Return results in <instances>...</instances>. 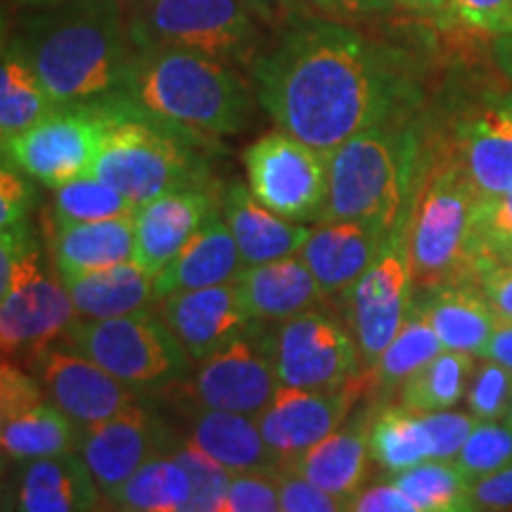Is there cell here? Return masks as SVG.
I'll list each match as a JSON object with an SVG mask.
<instances>
[{
  "mask_svg": "<svg viewBox=\"0 0 512 512\" xmlns=\"http://www.w3.org/2000/svg\"><path fill=\"white\" fill-rule=\"evenodd\" d=\"M482 358H491V361L503 363L505 368L512 370V320L498 318L496 330L486 344Z\"/></svg>",
  "mask_w": 512,
  "mask_h": 512,
  "instance_id": "11a10c76",
  "label": "cell"
},
{
  "mask_svg": "<svg viewBox=\"0 0 512 512\" xmlns=\"http://www.w3.org/2000/svg\"><path fill=\"white\" fill-rule=\"evenodd\" d=\"M252 195L290 221H320L328 202V157L292 133H266L245 152Z\"/></svg>",
  "mask_w": 512,
  "mask_h": 512,
  "instance_id": "8fae6325",
  "label": "cell"
},
{
  "mask_svg": "<svg viewBox=\"0 0 512 512\" xmlns=\"http://www.w3.org/2000/svg\"><path fill=\"white\" fill-rule=\"evenodd\" d=\"M299 3L335 22H363V19L387 15L396 8V0H299Z\"/></svg>",
  "mask_w": 512,
  "mask_h": 512,
  "instance_id": "f907efd6",
  "label": "cell"
},
{
  "mask_svg": "<svg viewBox=\"0 0 512 512\" xmlns=\"http://www.w3.org/2000/svg\"><path fill=\"white\" fill-rule=\"evenodd\" d=\"M48 394L38 377L22 366H17L12 358H3V370H0V422L17 418V415L31 411Z\"/></svg>",
  "mask_w": 512,
  "mask_h": 512,
  "instance_id": "ee69618b",
  "label": "cell"
},
{
  "mask_svg": "<svg viewBox=\"0 0 512 512\" xmlns=\"http://www.w3.org/2000/svg\"><path fill=\"white\" fill-rule=\"evenodd\" d=\"M83 432L86 427H81L62 408L46 399L31 411L5 420L3 430H0V444H3L5 458L15 460V463H27V460L55 458L81 451Z\"/></svg>",
  "mask_w": 512,
  "mask_h": 512,
  "instance_id": "4dcf8cb0",
  "label": "cell"
},
{
  "mask_svg": "<svg viewBox=\"0 0 512 512\" xmlns=\"http://www.w3.org/2000/svg\"><path fill=\"white\" fill-rule=\"evenodd\" d=\"M102 121L91 102L60 105L3 145V157L48 188L91 176L98 162Z\"/></svg>",
  "mask_w": 512,
  "mask_h": 512,
  "instance_id": "7c38bea8",
  "label": "cell"
},
{
  "mask_svg": "<svg viewBox=\"0 0 512 512\" xmlns=\"http://www.w3.org/2000/svg\"><path fill=\"white\" fill-rule=\"evenodd\" d=\"M512 408V370L503 363L486 361L467 384V413L477 420H505Z\"/></svg>",
  "mask_w": 512,
  "mask_h": 512,
  "instance_id": "b9f144b4",
  "label": "cell"
},
{
  "mask_svg": "<svg viewBox=\"0 0 512 512\" xmlns=\"http://www.w3.org/2000/svg\"><path fill=\"white\" fill-rule=\"evenodd\" d=\"M472 247L479 259H503L512 252V190L477 197L472 209Z\"/></svg>",
  "mask_w": 512,
  "mask_h": 512,
  "instance_id": "60d3db41",
  "label": "cell"
},
{
  "mask_svg": "<svg viewBox=\"0 0 512 512\" xmlns=\"http://www.w3.org/2000/svg\"><path fill=\"white\" fill-rule=\"evenodd\" d=\"M157 304L159 316L181 339L190 361L197 363L221 351L254 323L242 304L235 280L166 294Z\"/></svg>",
  "mask_w": 512,
  "mask_h": 512,
  "instance_id": "e0dca14e",
  "label": "cell"
},
{
  "mask_svg": "<svg viewBox=\"0 0 512 512\" xmlns=\"http://www.w3.org/2000/svg\"><path fill=\"white\" fill-rule=\"evenodd\" d=\"M114 93L140 112L204 138L245 131L256 95L230 62L162 46L133 50Z\"/></svg>",
  "mask_w": 512,
  "mask_h": 512,
  "instance_id": "3957f363",
  "label": "cell"
},
{
  "mask_svg": "<svg viewBox=\"0 0 512 512\" xmlns=\"http://www.w3.org/2000/svg\"><path fill=\"white\" fill-rule=\"evenodd\" d=\"M34 64L19 53L12 41L3 46V69H0V136L3 145L29 131L38 121L57 110Z\"/></svg>",
  "mask_w": 512,
  "mask_h": 512,
  "instance_id": "d6a6232c",
  "label": "cell"
},
{
  "mask_svg": "<svg viewBox=\"0 0 512 512\" xmlns=\"http://www.w3.org/2000/svg\"><path fill=\"white\" fill-rule=\"evenodd\" d=\"M10 3H15L17 8H24V10H46V8H53V5L64 3V0H10Z\"/></svg>",
  "mask_w": 512,
  "mask_h": 512,
  "instance_id": "680465c9",
  "label": "cell"
},
{
  "mask_svg": "<svg viewBox=\"0 0 512 512\" xmlns=\"http://www.w3.org/2000/svg\"><path fill=\"white\" fill-rule=\"evenodd\" d=\"M275 477H278L280 489V510L285 512H337L344 505L323 491L309 479L292 470L287 463L275 465Z\"/></svg>",
  "mask_w": 512,
  "mask_h": 512,
  "instance_id": "f6af8a7d",
  "label": "cell"
},
{
  "mask_svg": "<svg viewBox=\"0 0 512 512\" xmlns=\"http://www.w3.org/2000/svg\"><path fill=\"white\" fill-rule=\"evenodd\" d=\"M192 498L190 475L174 453H155L124 479L105 501L117 510L188 512Z\"/></svg>",
  "mask_w": 512,
  "mask_h": 512,
  "instance_id": "1f68e13d",
  "label": "cell"
},
{
  "mask_svg": "<svg viewBox=\"0 0 512 512\" xmlns=\"http://www.w3.org/2000/svg\"><path fill=\"white\" fill-rule=\"evenodd\" d=\"M370 456L389 472H401L434 458V439L425 413L387 408L370 427Z\"/></svg>",
  "mask_w": 512,
  "mask_h": 512,
  "instance_id": "836d02e7",
  "label": "cell"
},
{
  "mask_svg": "<svg viewBox=\"0 0 512 512\" xmlns=\"http://www.w3.org/2000/svg\"><path fill=\"white\" fill-rule=\"evenodd\" d=\"M31 370L46 389L48 399L81 427L102 420L136 403V392L72 344H50L31 358Z\"/></svg>",
  "mask_w": 512,
  "mask_h": 512,
  "instance_id": "9a60e30c",
  "label": "cell"
},
{
  "mask_svg": "<svg viewBox=\"0 0 512 512\" xmlns=\"http://www.w3.org/2000/svg\"><path fill=\"white\" fill-rule=\"evenodd\" d=\"M396 8H403L420 17L444 19L451 15V0H396Z\"/></svg>",
  "mask_w": 512,
  "mask_h": 512,
  "instance_id": "9f6ffc18",
  "label": "cell"
},
{
  "mask_svg": "<svg viewBox=\"0 0 512 512\" xmlns=\"http://www.w3.org/2000/svg\"><path fill=\"white\" fill-rule=\"evenodd\" d=\"M451 15L482 34H512V0H451Z\"/></svg>",
  "mask_w": 512,
  "mask_h": 512,
  "instance_id": "bcb514c9",
  "label": "cell"
},
{
  "mask_svg": "<svg viewBox=\"0 0 512 512\" xmlns=\"http://www.w3.org/2000/svg\"><path fill=\"white\" fill-rule=\"evenodd\" d=\"M351 403L354 394L349 387L318 392L280 384L256 418L271 451L285 463L337 432L347 422Z\"/></svg>",
  "mask_w": 512,
  "mask_h": 512,
  "instance_id": "2e32d148",
  "label": "cell"
},
{
  "mask_svg": "<svg viewBox=\"0 0 512 512\" xmlns=\"http://www.w3.org/2000/svg\"><path fill=\"white\" fill-rule=\"evenodd\" d=\"M159 444H162L159 422L136 401L110 420L86 427L79 453L91 467L105 498L147 458L159 453Z\"/></svg>",
  "mask_w": 512,
  "mask_h": 512,
  "instance_id": "d6986e66",
  "label": "cell"
},
{
  "mask_svg": "<svg viewBox=\"0 0 512 512\" xmlns=\"http://www.w3.org/2000/svg\"><path fill=\"white\" fill-rule=\"evenodd\" d=\"M370 458V430L356 422L342 425L337 432L285 463L349 510L366 484Z\"/></svg>",
  "mask_w": 512,
  "mask_h": 512,
  "instance_id": "484cf974",
  "label": "cell"
},
{
  "mask_svg": "<svg viewBox=\"0 0 512 512\" xmlns=\"http://www.w3.org/2000/svg\"><path fill=\"white\" fill-rule=\"evenodd\" d=\"M427 425H430L434 439V458L453 460L456 453L475 430L477 418L472 413H456V411H434L425 413Z\"/></svg>",
  "mask_w": 512,
  "mask_h": 512,
  "instance_id": "7dc6e473",
  "label": "cell"
},
{
  "mask_svg": "<svg viewBox=\"0 0 512 512\" xmlns=\"http://www.w3.org/2000/svg\"><path fill=\"white\" fill-rule=\"evenodd\" d=\"M472 373V354L444 349L401 384V406L418 413L448 411L463 399Z\"/></svg>",
  "mask_w": 512,
  "mask_h": 512,
  "instance_id": "e575fe53",
  "label": "cell"
},
{
  "mask_svg": "<svg viewBox=\"0 0 512 512\" xmlns=\"http://www.w3.org/2000/svg\"><path fill=\"white\" fill-rule=\"evenodd\" d=\"M67 342L133 389L174 382L190 363L174 330L159 313L147 309L114 318L74 320Z\"/></svg>",
  "mask_w": 512,
  "mask_h": 512,
  "instance_id": "9c48e42d",
  "label": "cell"
},
{
  "mask_svg": "<svg viewBox=\"0 0 512 512\" xmlns=\"http://www.w3.org/2000/svg\"><path fill=\"white\" fill-rule=\"evenodd\" d=\"M505 422H508V425H512V408H510V413H508V418H505Z\"/></svg>",
  "mask_w": 512,
  "mask_h": 512,
  "instance_id": "94428289",
  "label": "cell"
},
{
  "mask_svg": "<svg viewBox=\"0 0 512 512\" xmlns=\"http://www.w3.org/2000/svg\"><path fill=\"white\" fill-rule=\"evenodd\" d=\"M460 169L479 197L512 190V93L486 100L458 126Z\"/></svg>",
  "mask_w": 512,
  "mask_h": 512,
  "instance_id": "44dd1931",
  "label": "cell"
},
{
  "mask_svg": "<svg viewBox=\"0 0 512 512\" xmlns=\"http://www.w3.org/2000/svg\"><path fill=\"white\" fill-rule=\"evenodd\" d=\"M171 453H174L178 463H181L185 467V472L190 475L192 498L188 512H219V505L228 494L233 472L226 470L219 460H214L209 453H204L202 448L190 439L178 444Z\"/></svg>",
  "mask_w": 512,
  "mask_h": 512,
  "instance_id": "ab89813d",
  "label": "cell"
},
{
  "mask_svg": "<svg viewBox=\"0 0 512 512\" xmlns=\"http://www.w3.org/2000/svg\"><path fill=\"white\" fill-rule=\"evenodd\" d=\"M389 230L366 221L330 219L313 226L299 256L316 275L325 294L347 292L387 245Z\"/></svg>",
  "mask_w": 512,
  "mask_h": 512,
  "instance_id": "ffe728a7",
  "label": "cell"
},
{
  "mask_svg": "<svg viewBox=\"0 0 512 512\" xmlns=\"http://www.w3.org/2000/svg\"><path fill=\"white\" fill-rule=\"evenodd\" d=\"M477 192L460 164H448L415 190L408 216L415 283L427 287L458 285L463 273L475 275L472 209Z\"/></svg>",
  "mask_w": 512,
  "mask_h": 512,
  "instance_id": "ba28073f",
  "label": "cell"
},
{
  "mask_svg": "<svg viewBox=\"0 0 512 512\" xmlns=\"http://www.w3.org/2000/svg\"><path fill=\"white\" fill-rule=\"evenodd\" d=\"M413 309L432 325L444 349L472 356L484 354L501 318L484 294L463 285L432 287L420 304L413 302Z\"/></svg>",
  "mask_w": 512,
  "mask_h": 512,
  "instance_id": "83f0119b",
  "label": "cell"
},
{
  "mask_svg": "<svg viewBox=\"0 0 512 512\" xmlns=\"http://www.w3.org/2000/svg\"><path fill=\"white\" fill-rule=\"evenodd\" d=\"M280 387L273 358V332L254 320L221 351L204 358L192 382L200 406L259 415Z\"/></svg>",
  "mask_w": 512,
  "mask_h": 512,
  "instance_id": "5bb4252c",
  "label": "cell"
},
{
  "mask_svg": "<svg viewBox=\"0 0 512 512\" xmlns=\"http://www.w3.org/2000/svg\"><path fill=\"white\" fill-rule=\"evenodd\" d=\"M472 510H512V463L470 484Z\"/></svg>",
  "mask_w": 512,
  "mask_h": 512,
  "instance_id": "816d5d0a",
  "label": "cell"
},
{
  "mask_svg": "<svg viewBox=\"0 0 512 512\" xmlns=\"http://www.w3.org/2000/svg\"><path fill=\"white\" fill-rule=\"evenodd\" d=\"M188 439L233 475L280 463L264 439L256 415L202 406L190 413Z\"/></svg>",
  "mask_w": 512,
  "mask_h": 512,
  "instance_id": "4316f807",
  "label": "cell"
},
{
  "mask_svg": "<svg viewBox=\"0 0 512 512\" xmlns=\"http://www.w3.org/2000/svg\"><path fill=\"white\" fill-rule=\"evenodd\" d=\"M451 463L470 484L503 470L512 463V425L505 420H477L475 430Z\"/></svg>",
  "mask_w": 512,
  "mask_h": 512,
  "instance_id": "f35d334b",
  "label": "cell"
},
{
  "mask_svg": "<svg viewBox=\"0 0 512 512\" xmlns=\"http://www.w3.org/2000/svg\"><path fill=\"white\" fill-rule=\"evenodd\" d=\"M475 278L498 316L512 320V266L496 259H479Z\"/></svg>",
  "mask_w": 512,
  "mask_h": 512,
  "instance_id": "681fc988",
  "label": "cell"
},
{
  "mask_svg": "<svg viewBox=\"0 0 512 512\" xmlns=\"http://www.w3.org/2000/svg\"><path fill=\"white\" fill-rule=\"evenodd\" d=\"M408 211L389 235L387 245L347 290L349 325L354 330L361 361L373 368L382 351L413 311V259L408 245Z\"/></svg>",
  "mask_w": 512,
  "mask_h": 512,
  "instance_id": "30bf717a",
  "label": "cell"
},
{
  "mask_svg": "<svg viewBox=\"0 0 512 512\" xmlns=\"http://www.w3.org/2000/svg\"><path fill=\"white\" fill-rule=\"evenodd\" d=\"M249 12L264 24L266 29L280 31L292 22L294 17L302 15L297 0H242Z\"/></svg>",
  "mask_w": 512,
  "mask_h": 512,
  "instance_id": "db71d44e",
  "label": "cell"
},
{
  "mask_svg": "<svg viewBox=\"0 0 512 512\" xmlns=\"http://www.w3.org/2000/svg\"><path fill=\"white\" fill-rule=\"evenodd\" d=\"M221 214L233 233L245 266L266 264L299 254L309 240L311 226L290 221L264 207L249 190V185H230L221 197Z\"/></svg>",
  "mask_w": 512,
  "mask_h": 512,
  "instance_id": "cb8c5ba5",
  "label": "cell"
},
{
  "mask_svg": "<svg viewBox=\"0 0 512 512\" xmlns=\"http://www.w3.org/2000/svg\"><path fill=\"white\" fill-rule=\"evenodd\" d=\"M354 512H420L418 503L413 501L401 486L394 482L377 484L373 489H363L356 501L349 505Z\"/></svg>",
  "mask_w": 512,
  "mask_h": 512,
  "instance_id": "f5cc1de1",
  "label": "cell"
},
{
  "mask_svg": "<svg viewBox=\"0 0 512 512\" xmlns=\"http://www.w3.org/2000/svg\"><path fill=\"white\" fill-rule=\"evenodd\" d=\"M22 169L5 159L0 171V228L15 226L27 219L31 204V185Z\"/></svg>",
  "mask_w": 512,
  "mask_h": 512,
  "instance_id": "c3c4849f",
  "label": "cell"
},
{
  "mask_svg": "<svg viewBox=\"0 0 512 512\" xmlns=\"http://www.w3.org/2000/svg\"><path fill=\"white\" fill-rule=\"evenodd\" d=\"M91 105L102 121L93 176L124 192L138 207L207 183V164L197 150L204 136L140 112L119 93L91 100Z\"/></svg>",
  "mask_w": 512,
  "mask_h": 512,
  "instance_id": "277c9868",
  "label": "cell"
},
{
  "mask_svg": "<svg viewBox=\"0 0 512 512\" xmlns=\"http://www.w3.org/2000/svg\"><path fill=\"white\" fill-rule=\"evenodd\" d=\"M401 486L418 503L420 512H463L472 510L470 482L460 475L451 460H425V463L394 472L389 479Z\"/></svg>",
  "mask_w": 512,
  "mask_h": 512,
  "instance_id": "d590c367",
  "label": "cell"
},
{
  "mask_svg": "<svg viewBox=\"0 0 512 512\" xmlns=\"http://www.w3.org/2000/svg\"><path fill=\"white\" fill-rule=\"evenodd\" d=\"M102 491L83 456L27 460L12 486V510L83 512L95 510Z\"/></svg>",
  "mask_w": 512,
  "mask_h": 512,
  "instance_id": "603a6c76",
  "label": "cell"
},
{
  "mask_svg": "<svg viewBox=\"0 0 512 512\" xmlns=\"http://www.w3.org/2000/svg\"><path fill=\"white\" fill-rule=\"evenodd\" d=\"M214 214H219V204L207 185L176 190L140 204L133 214V259L157 275Z\"/></svg>",
  "mask_w": 512,
  "mask_h": 512,
  "instance_id": "ac0fdd59",
  "label": "cell"
},
{
  "mask_svg": "<svg viewBox=\"0 0 512 512\" xmlns=\"http://www.w3.org/2000/svg\"><path fill=\"white\" fill-rule=\"evenodd\" d=\"M74 302L60 273L46 264L27 221L0 233V342L3 358L24 366L57 342L76 320Z\"/></svg>",
  "mask_w": 512,
  "mask_h": 512,
  "instance_id": "8992f818",
  "label": "cell"
},
{
  "mask_svg": "<svg viewBox=\"0 0 512 512\" xmlns=\"http://www.w3.org/2000/svg\"><path fill=\"white\" fill-rule=\"evenodd\" d=\"M418 140L394 121L356 133L328 157V202L323 219L366 221L396 228L411 211Z\"/></svg>",
  "mask_w": 512,
  "mask_h": 512,
  "instance_id": "5b68a950",
  "label": "cell"
},
{
  "mask_svg": "<svg viewBox=\"0 0 512 512\" xmlns=\"http://www.w3.org/2000/svg\"><path fill=\"white\" fill-rule=\"evenodd\" d=\"M280 510V489L273 467L233 475L219 512H275Z\"/></svg>",
  "mask_w": 512,
  "mask_h": 512,
  "instance_id": "7bdbcfd3",
  "label": "cell"
},
{
  "mask_svg": "<svg viewBox=\"0 0 512 512\" xmlns=\"http://www.w3.org/2000/svg\"><path fill=\"white\" fill-rule=\"evenodd\" d=\"M235 283L249 318L264 323H283L325 299V290L299 254L245 266Z\"/></svg>",
  "mask_w": 512,
  "mask_h": 512,
  "instance_id": "7402d4cb",
  "label": "cell"
},
{
  "mask_svg": "<svg viewBox=\"0 0 512 512\" xmlns=\"http://www.w3.org/2000/svg\"><path fill=\"white\" fill-rule=\"evenodd\" d=\"M57 105L114 93L133 55L121 0H64L24 17L10 38Z\"/></svg>",
  "mask_w": 512,
  "mask_h": 512,
  "instance_id": "7a4b0ae2",
  "label": "cell"
},
{
  "mask_svg": "<svg viewBox=\"0 0 512 512\" xmlns=\"http://www.w3.org/2000/svg\"><path fill=\"white\" fill-rule=\"evenodd\" d=\"M441 351H444V344H441L437 332L413 309L401 330L396 332V337L389 342V347L382 351L373 370L382 384H389V387L403 384L422 366H427L432 358H437Z\"/></svg>",
  "mask_w": 512,
  "mask_h": 512,
  "instance_id": "74e56055",
  "label": "cell"
},
{
  "mask_svg": "<svg viewBox=\"0 0 512 512\" xmlns=\"http://www.w3.org/2000/svg\"><path fill=\"white\" fill-rule=\"evenodd\" d=\"M494 57L498 67H501V72L512 79V34L496 36Z\"/></svg>",
  "mask_w": 512,
  "mask_h": 512,
  "instance_id": "6f0895ef",
  "label": "cell"
},
{
  "mask_svg": "<svg viewBox=\"0 0 512 512\" xmlns=\"http://www.w3.org/2000/svg\"><path fill=\"white\" fill-rule=\"evenodd\" d=\"M81 318H114L155 302V273L128 259L86 275H60Z\"/></svg>",
  "mask_w": 512,
  "mask_h": 512,
  "instance_id": "f1b7e54d",
  "label": "cell"
},
{
  "mask_svg": "<svg viewBox=\"0 0 512 512\" xmlns=\"http://www.w3.org/2000/svg\"><path fill=\"white\" fill-rule=\"evenodd\" d=\"M138 211V204L128 200L124 192L100 181L98 176H83L55 190L53 216L55 226L69 223H95L126 219Z\"/></svg>",
  "mask_w": 512,
  "mask_h": 512,
  "instance_id": "8d00e7d4",
  "label": "cell"
},
{
  "mask_svg": "<svg viewBox=\"0 0 512 512\" xmlns=\"http://www.w3.org/2000/svg\"><path fill=\"white\" fill-rule=\"evenodd\" d=\"M133 216L57 226L53 259L60 275H86L133 259Z\"/></svg>",
  "mask_w": 512,
  "mask_h": 512,
  "instance_id": "f546056e",
  "label": "cell"
},
{
  "mask_svg": "<svg viewBox=\"0 0 512 512\" xmlns=\"http://www.w3.org/2000/svg\"><path fill=\"white\" fill-rule=\"evenodd\" d=\"M496 261H503V264H510V266H512V252H510V254H505L503 259H496Z\"/></svg>",
  "mask_w": 512,
  "mask_h": 512,
  "instance_id": "91938a15",
  "label": "cell"
},
{
  "mask_svg": "<svg viewBox=\"0 0 512 512\" xmlns=\"http://www.w3.org/2000/svg\"><path fill=\"white\" fill-rule=\"evenodd\" d=\"M273 358L280 384L328 392L354 380L361 351L339 320L311 309L273 332Z\"/></svg>",
  "mask_w": 512,
  "mask_h": 512,
  "instance_id": "4fadbf2b",
  "label": "cell"
},
{
  "mask_svg": "<svg viewBox=\"0 0 512 512\" xmlns=\"http://www.w3.org/2000/svg\"><path fill=\"white\" fill-rule=\"evenodd\" d=\"M245 268L223 214H214L200 233L155 275V302L166 294L233 283Z\"/></svg>",
  "mask_w": 512,
  "mask_h": 512,
  "instance_id": "d4e9b609",
  "label": "cell"
},
{
  "mask_svg": "<svg viewBox=\"0 0 512 512\" xmlns=\"http://www.w3.org/2000/svg\"><path fill=\"white\" fill-rule=\"evenodd\" d=\"M278 128L325 157L356 133L408 110L411 86L394 50L328 17L297 15L249 67Z\"/></svg>",
  "mask_w": 512,
  "mask_h": 512,
  "instance_id": "6da1fadb",
  "label": "cell"
},
{
  "mask_svg": "<svg viewBox=\"0 0 512 512\" xmlns=\"http://www.w3.org/2000/svg\"><path fill=\"white\" fill-rule=\"evenodd\" d=\"M264 24L242 0H136L133 48H185L252 67L264 53Z\"/></svg>",
  "mask_w": 512,
  "mask_h": 512,
  "instance_id": "52a82bcc",
  "label": "cell"
}]
</instances>
